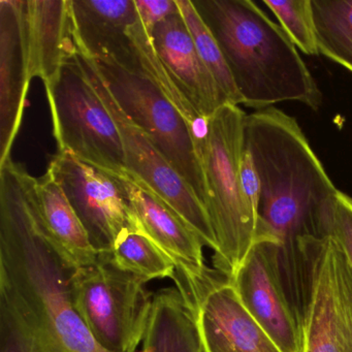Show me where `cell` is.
Returning a JSON list of instances; mask_svg holds the SVG:
<instances>
[{
  "label": "cell",
  "mask_w": 352,
  "mask_h": 352,
  "mask_svg": "<svg viewBox=\"0 0 352 352\" xmlns=\"http://www.w3.org/2000/svg\"><path fill=\"white\" fill-rule=\"evenodd\" d=\"M30 75L50 82L77 54L71 0H26Z\"/></svg>",
  "instance_id": "cell-17"
},
{
  "label": "cell",
  "mask_w": 352,
  "mask_h": 352,
  "mask_svg": "<svg viewBox=\"0 0 352 352\" xmlns=\"http://www.w3.org/2000/svg\"><path fill=\"white\" fill-rule=\"evenodd\" d=\"M121 271L145 281L174 278L176 265L141 228L126 230L108 254H100Z\"/></svg>",
  "instance_id": "cell-20"
},
{
  "label": "cell",
  "mask_w": 352,
  "mask_h": 352,
  "mask_svg": "<svg viewBox=\"0 0 352 352\" xmlns=\"http://www.w3.org/2000/svg\"><path fill=\"white\" fill-rule=\"evenodd\" d=\"M302 352H352V265L333 236L310 243Z\"/></svg>",
  "instance_id": "cell-10"
},
{
  "label": "cell",
  "mask_w": 352,
  "mask_h": 352,
  "mask_svg": "<svg viewBox=\"0 0 352 352\" xmlns=\"http://www.w3.org/2000/svg\"><path fill=\"white\" fill-rule=\"evenodd\" d=\"M71 12L78 52L131 69V30L140 21L135 0H71Z\"/></svg>",
  "instance_id": "cell-16"
},
{
  "label": "cell",
  "mask_w": 352,
  "mask_h": 352,
  "mask_svg": "<svg viewBox=\"0 0 352 352\" xmlns=\"http://www.w3.org/2000/svg\"><path fill=\"white\" fill-rule=\"evenodd\" d=\"M176 3L199 57L213 76L220 89L226 94L228 102L234 106L242 104V98L236 89L223 53L209 28L197 13L192 0H176Z\"/></svg>",
  "instance_id": "cell-22"
},
{
  "label": "cell",
  "mask_w": 352,
  "mask_h": 352,
  "mask_svg": "<svg viewBox=\"0 0 352 352\" xmlns=\"http://www.w3.org/2000/svg\"><path fill=\"white\" fill-rule=\"evenodd\" d=\"M246 113L228 104L209 119L201 151L207 184V212L215 234L214 270L228 280L244 263L256 238L257 218L247 204L241 182Z\"/></svg>",
  "instance_id": "cell-4"
},
{
  "label": "cell",
  "mask_w": 352,
  "mask_h": 352,
  "mask_svg": "<svg viewBox=\"0 0 352 352\" xmlns=\"http://www.w3.org/2000/svg\"><path fill=\"white\" fill-rule=\"evenodd\" d=\"M147 283L100 256L94 265L74 271V306L107 352H135L143 343L154 296Z\"/></svg>",
  "instance_id": "cell-7"
},
{
  "label": "cell",
  "mask_w": 352,
  "mask_h": 352,
  "mask_svg": "<svg viewBox=\"0 0 352 352\" xmlns=\"http://www.w3.org/2000/svg\"><path fill=\"white\" fill-rule=\"evenodd\" d=\"M48 173L60 185L98 255L110 253L126 230L141 228L116 175L59 152Z\"/></svg>",
  "instance_id": "cell-11"
},
{
  "label": "cell",
  "mask_w": 352,
  "mask_h": 352,
  "mask_svg": "<svg viewBox=\"0 0 352 352\" xmlns=\"http://www.w3.org/2000/svg\"><path fill=\"white\" fill-rule=\"evenodd\" d=\"M83 55L108 87L119 108L147 133L207 207V184L201 155L190 126L180 111L143 74L125 69L110 58Z\"/></svg>",
  "instance_id": "cell-5"
},
{
  "label": "cell",
  "mask_w": 352,
  "mask_h": 352,
  "mask_svg": "<svg viewBox=\"0 0 352 352\" xmlns=\"http://www.w3.org/2000/svg\"><path fill=\"white\" fill-rule=\"evenodd\" d=\"M32 80L26 0H0V164L11 157Z\"/></svg>",
  "instance_id": "cell-13"
},
{
  "label": "cell",
  "mask_w": 352,
  "mask_h": 352,
  "mask_svg": "<svg viewBox=\"0 0 352 352\" xmlns=\"http://www.w3.org/2000/svg\"><path fill=\"white\" fill-rule=\"evenodd\" d=\"M261 5L275 15L296 48L306 55H319L311 0H263Z\"/></svg>",
  "instance_id": "cell-23"
},
{
  "label": "cell",
  "mask_w": 352,
  "mask_h": 352,
  "mask_svg": "<svg viewBox=\"0 0 352 352\" xmlns=\"http://www.w3.org/2000/svg\"><path fill=\"white\" fill-rule=\"evenodd\" d=\"M142 232L176 265V271L197 277L207 269L203 241L184 219L143 181L125 170L118 176Z\"/></svg>",
  "instance_id": "cell-14"
},
{
  "label": "cell",
  "mask_w": 352,
  "mask_h": 352,
  "mask_svg": "<svg viewBox=\"0 0 352 352\" xmlns=\"http://www.w3.org/2000/svg\"><path fill=\"white\" fill-rule=\"evenodd\" d=\"M141 352H204L192 314L178 288L158 290Z\"/></svg>",
  "instance_id": "cell-19"
},
{
  "label": "cell",
  "mask_w": 352,
  "mask_h": 352,
  "mask_svg": "<svg viewBox=\"0 0 352 352\" xmlns=\"http://www.w3.org/2000/svg\"><path fill=\"white\" fill-rule=\"evenodd\" d=\"M319 54L352 73V0H311Z\"/></svg>",
  "instance_id": "cell-21"
},
{
  "label": "cell",
  "mask_w": 352,
  "mask_h": 352,
  "mask_svg": "<svg viewBox=\"0 0 352 352\" xmlns=\"http://www.w3.org/2000/svg\"><path fill=\"white\" fill-rule=\"evenodd\" d=\"M173 280L192 314L204 352H283L219 272L207 267L191 277L176 271Z\"/></svg>",
  "instance_id": "cell-8"
},
{
  "label": "cell",
  "mask_w": 352,
  "mask_h": 352,
  "mask_svg": "<svg viewBox=\"0 0 352 352\" xmlns=\"http://www.w3.org/2000/svg\"><path fill=\"white\" fill-rule=\"evenodd\" d=\"M135 3L140 19L150 36L158 24L180 13L176 0H135Z\"/></svg>",
  "instance_id": "cell-26"
},
{
  "label": "cell",
  "mask_w": 352,
  "mask_h": 352,
  "mask_svg": "<svg viewBox=\"0 0 352 352\" xmlns=\"http://www.w3.org/2000/svg\"><path fill=\"white\" fill-rule=\"evenodd\" d=\"M241 182H242L243 193H244L247 204L257 218L261 184H259L258 174H257L250 152L245 148V145L242 164H241Z\"/></svg>",
  "instance_id": "cell-27"
},
{
  "label": "cell",
  "mask_w": 352,
  "mask_h": 352,
  "mask_svg": "<svg viewBox=\"0 0 352 352\" xmlns=\"http://www.w3.org/2000/svg\"><path fill=\"white\" fill-rule=\"evenodd\" d=\"M217 41L242 104L255 110L298 102L313 110L322 94L294 43L251 0H192Z\"/></svg>",
  "instance_id": "cell-3"
},
{
  "label": "cell",
  "mask_w": 352,
  "mask_h": 352,
  "mask_svg": "<svg viewBox=\"0 0 352 352\" xmlns=\"http://www.w3.org/2000/svg\"><path fill=\"white\" fill-rule=\"evenodd\" d=\"M36 179L11 157L0 164V298L56 352H107L74 306L75 270L47 236Z\"/></svg>",
  "instance_id": "cell-2"
},
{
  "label": "cell",
  "mask_w": 352,
  "mask_h": 352,
  "mask_svg": "<svg viewBox=\"0 0 352 352\" xmlns=\"http://www.w3.org/2000/svg\"><path fill=\"white\" fill-rule=\"evenodd\" d=\"M0 352H56L18 314L0 298Z\"/></svg>",
  "instance_id": "cell-24"
},
{
  "label": "cell",
  "mask_w": 352,
  "mask_h": 352,
  "mask_svg": "<svg viewBox=\"0 0 352 352\" xmlns=\"http://www.w3.org/2000/svg\"><path fill=\"white\" fill-rule=\"evenodd\" d=\"M76 58L118 126L124 148L127 172L143 181L162 197L195 230L204 245L215 252L217 248L215 234L205 206L147 133L119 108L89 60L79 52L76 54Z\"/></svg>",
  "instance_id": "cell-9"
},
{
  "label": "cell",
  "mask_w": 352,
  "mask_h": 352,
  "mask_svg": "<svg viewBox=\"0 0 352 352\" xmlns=\"http://www.w3.org/2000/svg\"><path fill=\"white\" fill-rule=\"evenodd\" d=\"M34 190L45 232L61 258L73 270L94 265L98 251L60 185L47 172Z\"/></svg>",
  "instance_id": "cell-18"
},
{
  "label": "cell",
  "mask_w": 352,
  "mask_h": 352,
  "mask_svg": "<svg viewBox=\"0 0 352 352\" xmlns=\"http://www.w3.org/2000/svg\"><path fill=\"white\" fill-rule=\"evenodd\" d=\"M151 38L162 65L203 118L209 120L230 104L199 57L180 13L158 24Z\"/></svg>",
  "instance_id": "cell-15"
},
{
  "label": "cell",
  "mask_w": 352,
  "mask_h": 352,
  "mask_svg": "<svg viewBox=\"0 0 352 352\" xmlns=\"http://www.w3.org/2000/svg\"><path fill=\"white\" fill-rule=\"evenodd\" d=\"M241 302L283 352H302V325L282 287L267 241H255L230 279Z\"/></svg>",
  "instance_id": "cell-12"
},
{
  "label": "cell",
  "mask_w": 352,
  "mask_h": 352,
  "mask_svg": "<svg viewBox=\"0 0 352 352\" xmlns=\"http://www.w3.org/2000/svg\"><path fill=\"white\" fill-rule=\"evenodd\" d=\"M244 145L258 174L256 238L267 241L282 287L304 322L309 243L327 236L338 190L296 118L270 107L246 115Z\"/></svg>",
  "instance_id": "cell-1"
},
{
  "label": "cell",
  "mask_w": 352,
  "mask_h": 352,
  "mask_svg": "<svg viewBox=\"0 0 352 352\" xmlns=\"http://www.w3.org/2000/svg\"><path fill=\"white\" fill-rule=\"evenodd\" d=\"M59 153H67L116 176L124 174L120 131L75 56L45 84Z\"/></svg>",
  "instance_id": "cell-6"
},
{
  "label": "cell",
  "mask_w": 352,
  "mask_h": 352,
  "mask_svg": "<svg viewBox=\"0 0 352 352\" xmlns=\"http://www.w3.org/2000/svg\"><path fill=\"white\" fill-rule=\"evenodd\" d=\"M327 236H333L345 251L352 265V197L339 190Z\"/></svg>",
  "instance_id": "cell-25"
}]
</instances>
